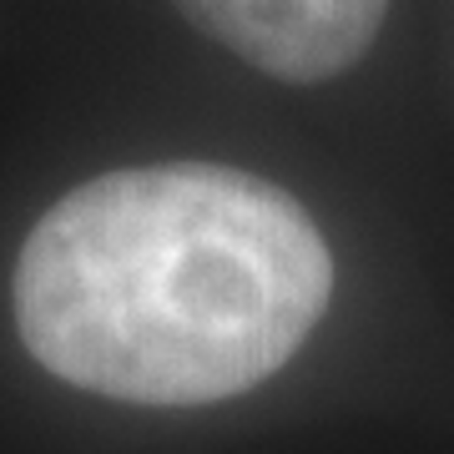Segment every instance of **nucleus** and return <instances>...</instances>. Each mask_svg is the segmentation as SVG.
<instances>
[{"instance_id": "nucleus-1", "label": "nucleus", "mask_w": 454, "mask_h": 454, "mask_svg": "<svg viewBox=\"0 0 454 454\" xmlns=\"http://www.w3.org/2000/svg\"><path fill=\"white\" fill-rule=\"evenodd\" d=\"M333 258L283 187L232 167H131L66 192L16 258L20 339L127 404H212L283 369Z\"/></svg>"}, {"instance_id": "nucleus-2", "label": "nucleus", "mask_w": 454, "mask_h": 454, "mask_svg": "<svg viewBox=\"0 0 454 454\" xmlns=\"http://www.w3.org/2000/svg\"><path fill=\"white\" fill-rule=\"evenodd\" d=\"M197 31L278 82H328L369 51L389 0H177Z\"/></svg>"}]
</instances>
